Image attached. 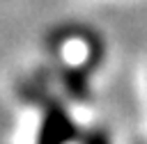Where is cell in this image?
I'll return each mask as SVG.
<instances>
[{"label":"cell","instance_id":"obj_1","mask_svg":"<svg viewBox=\"0 0 147 144\" xmlns=\"http://www.w3.org/2000/svg\"><path fill=\"white\" fill-rule=\"evenodd\" d=\"M76 139H78V126L71 119V114L60 103L46 105L37 130V144H71Z\"/></svg>","mask_w":147,"mask_h":144}]
</instances>
